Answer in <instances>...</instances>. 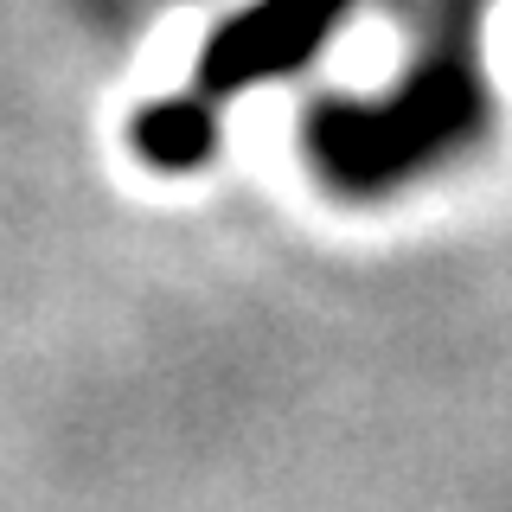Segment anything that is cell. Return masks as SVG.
<instances>
[{"label":"cell","instance_id":"cell-1","mask_svg":"<svg viewBox=\"0 0 512 512\" xmlns=\"http://www.w3.org/2000/svg\"><path fill=\"white\" fill-rule=\"evenodd\" d=\"M333 0H276V7L237 20L224 39L205 52V84L212 90H231V84H250V77H269L282 64H295L308 52V39L327 26Z\"/></svg>","mask_w":512,"mask_h":512},{"label":"cell","instance_id":"cell-2","mask_svg":"<svg viewBox=\"0 0 512 512\" xmlns=\"http://www.w3.org/2000/svg\"><path fill=\"white\" fill-rule=\"evenodd\" d=\"M135 141L160 167H192V160L212 148V122H205L199 103H160L135 122Z\"/></svg>","mask_w":512,"mask_h":512}]
</instances>
